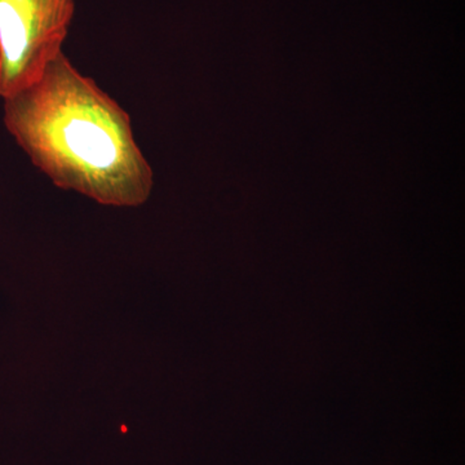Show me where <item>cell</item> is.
<instances>
[{"instance_id":"6da1fadb","label":"cell","mask_w":465,"mask_h":465,"mask_svg":"<svg viewBox=\"0 0 465 465\" xmlns=\"http://www.w3.org/2000/svg\"><path fill=\"white\" fill-rule=\"evenodd\" d=\"M5 124L58 188L106 206L149 200L153 170L134 142L130 115L64 52L36 84L5 100Z\"/></svg>"},{"instance_id":"7a4b0ae2","label":"cell","mask_w":465,"mask_h":465,"mask_svg":"<svg viewBox=\"0 0 465 465\" xmlns=\"http://www.w3.org/2000/svg\"><path fill=\"white\" fill-rule=\"evenodd\" d=\"M75 0H0V97L26 90L63 54Z\"/></svg>"}]
</instances>
